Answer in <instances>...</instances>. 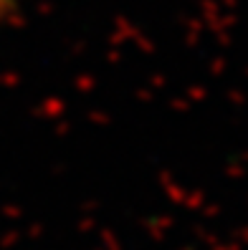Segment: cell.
Returning <instances> with one entry per match:
<instances>
[{
  "label": "cell",
  "instance_id": "obj_1",
  "mask_svg": "<svg viewBox=\"0 0 248 250\" xmlns=\"http://www.w3.org/2000/svg\"><path fill=\"white\" fill-rule=\"evenodd\" d=\"M8 8H10V0H0V13L8 10Z\"/></svg>",
  "mask_w": 248,
  "mask_h": 250
}]
</instances>
